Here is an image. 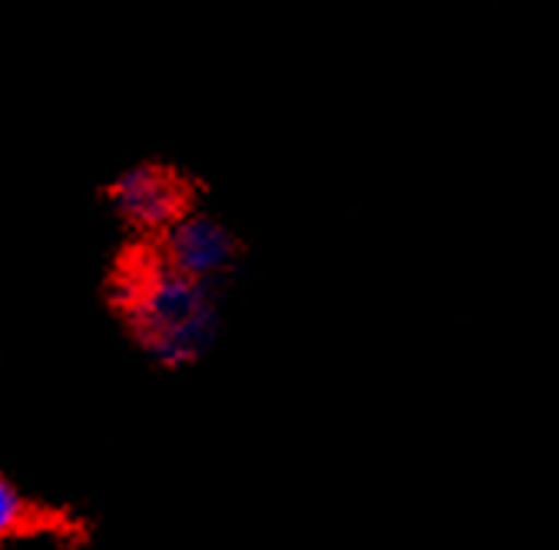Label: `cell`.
I'll list each match as a JSON object with an SVG mask.
<instances>
[{"instance_id": "obj_1", "label": "cell", "mask_w": 559, "mask_h": 550, "mask_svg": "<svg viewBox=\"0 0 559 550\" xmlns=\"http://www.w3.org/2000/svg\"><path fill=\"white\" fill-rule=\"evenodd\" d=\"M117 302L150 359L163 365L195 362L218 332L212 285H202L159 259L117 279Z\"/></svg>"}, {"instance_id": "obj_2", "label": "cell", "mask_w": 559, "mask_h": 550, "mask_svg": "<svg viewBox=\"0 0 559 550\" xmlns=\"http://www.w3.org/2000/svg\"><path fill=\"white\" fill-rule=\"evenodd\" d=\"M236 256H239V243L222 219L202 209H186L159 236L156 259L202 285H215L233 269Z\"/></svg>"}, {"instance_id": "obj_3", "label": "cell", "mask_w": 559, "mask_h": 550, "mask_svg": "<svg viewBox=\"0 0 559 550\" xmlns=\"http://www.w3.org/2000/svg\"><path fill=\"white\" fill-rule=\"evenodd\" d=\"M109 202L127 226L146 236H163L189 209V192L173 169L159 163H136L109 186Z\"/></svg>"}, {"instance_id": "obj_4", "label": "cell", "mask_w": 559, "mask_h": 550, "mask_svg": "<svg viewBox=\"0 0 559 550\" xmlns=\"http://www.w3.org/2000/svg\"><path fill=\"white\" fill-rule=\"evenodd\" d=\"M24 520H27V501H24V494L8 478H0V540L11 537Z\"/></svg>"}]
</instances>
